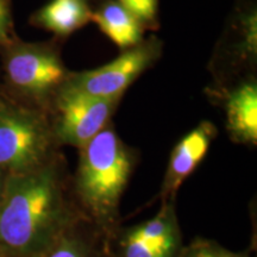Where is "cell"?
<instances>
[{
  "label": "cell",
  "instance_id": "10",
  "mask_svg": "<svg viewBox=\"0 0 257 257\" xmlns=\"http://www.w3.org/2000/svg\"><path fill=\"white\" fill-rule=\"evenodd\" d=\"M42 257H114L110 239L81 217Z\"/></svg>",
  "mask_w": 257,
  "mask_h": 257
},
{
  "label": "cell",
  "instance_id": "1",
  "mask_svg": "<svg viewBox=\"0 0 257 257\" xmlns=\"http://www.w3.org/2000/svg\"><path fill=\"white\" fill-rule=\"evenodd\" d=\"M81 217L55 159L10 173L0 204V250L6 257H42Z\"/></svg>",
  "mask_w": 257,
  "mask_h": 257
},
{
  "label": "cell",
  "instance_id": "17",
  "mask_svg": "<svg viewBox=\"0 0 257 257\" xmlns=\"http://www.w3.org/2000/svg\"><path fill=\"white\" fill-rule=\"evenodd\" d=\"M0 257H6V256L4 255V253H3V251H2V250H0Z\"/></svg>",
  "mask_w": 257,
  "mask_h": 257
},
{
  "label": "cell",
  "instance_id": "13",
  "mask_svg": "<svg viewBox=\"0 0 257 257\" xmlns=\"http://www.w3.org/2000/svg\"><path fill=\"white\" fill-rule=\"evenodd\" d=\"M176 257H251L249 251H232L210 239L197 238L182 246Z\"/></svg>",
  "mask_w": 257,
  "mask_h": 257
},
{
  "label": "cell",
  "instance_id": "2",
  "mask_svg": "<svg viewBox=\"0 0 257 257\" xmlns=\"http://www.w3.org/2000/svg\"><path fill=\"white\" fill-rule=\"evenodd\" d=\"M136 156L110 124L80 148L73 198L83 217L107 237L118 229L119 205Z\"/></svg>",
  "mask_w": 257,
  "mask_h": 257
},
{
  "label": "cell",
  "instance_id": "3",
  "mask_svg": "<svg viewBox=\"0 0 257 257\" xmlns=\"http://www.w3.org/2000/svg\"><path fill=\"white\" fill-rule=\"evenodd\" d=\"M56 140L40 112L0 102V169L23 173L53 160Z\"/></svg>",
  "mask_w": 257,
  "mask_h": 257
},
{
  "label": "cell",
  "instance_id": "15",
  "mask_svg": "<svg viewBox=\"0 0 257 257\" xmlns=\"http://www.w3.org/2000/svg\"><path fill=\"white\" fill-rule=\"evenodd\" d=\"M11 24L9 0H0V42L8 41L9 29Z\"/></svg>",
  "mask_w": 257,
  "mask_h": 257
},
{
  "label": "cell",
  "instance_id": "4",
  "mask_svg": "<svg viewBox=\"0 0 257 257\" xmlns=\"http://www.w3.org/2000/svg\"><path fill=\"white\" fill-rule=\"evenodd\" d=\"M4 67L10 85L40 102L54 100L70 76L60 54L48 44H14L6 53Z\"/></svg>",
  "mask_w": 257,
  "mask_h": 257
},
{
  "label": "cell",
  "instance_id": "8",
  "mask_svg": "<svg viewBox=\"0 0 257 257\" xmlns=\"http://www.w3.org/2000/svg\"><path fill=\"white\" fill-rule=\"evenodd\" d=\"M217 134L216 125L204 120L179 141L170 154L161 186V200L165 201L176 197L181 185L205 159Z\"/></svg>",
  "mask_w": 257,
  "mask_h": 257
},
{
  "label": "cell",
  "instance_id": "7",
  "mask_svg": "<svg viewBox=\"0 0 257 257\" xmlns=\"http://www.w3.org/2000/svg\"><path fill=\"white\" fill-rule=\"evenodd\" d=\"M108 239L114 257H176L184 245L175 198L162 201L152 219L118 227Z\"/></svg>",
  "mask_w": 257,
  "mask_h": 257
},
{
  "label": "cell",
  "instance_id": "6",
  "mask_svg": "<svg viewBox=\"0 0 257 257\" xmlns=\"http://www.w3.org/2000/svg\"><path fill=\"white\" fill-rule=\"evenodd\" d=\"M119 100H110L62 87L54 99L56 115L51 124L56 143L86 146L110 124Z\"/></svg>",
  "mask_w": 257,
  "mask_h": 257
},
{
  "label": "cell",
  "instance_id": "5",
  "mask_svg": "<svg viewBox=\"0 0 257 257\" xmlns=\"http://www.w3.org/2000/svg\"><path fill=\"white\" fill-rule=\"evenodd\" d=\"M162 51L156 37L142 40L125 49L117 59L96 69L70 74L63 87L110 100H120L124 92L153 66Z\"/></svg>",
  "mask_w": 257,
  "mask_h": 257
},
{
  "label": "cell",
  "instance_id": "12",
  "mask_svg": "<svg viewBox=\"0 0 257 257\" xmlns=\"http://www.w3.org/2000/svg\"><path fill=\"white\" fill-rule=\"evenodd\" d=\"M92 19L88 0H50L35 15L38 27L60 37L69 36Z\"/></svg>",
  "mask_w": 257,
  "mask_h": 257
},
{
  "label": "cell",
  "instance_id": "11",
  "mask_svg": "<svg viewBox=\"0 0 257 257\" xmlns=\"http://www.w3.org/2000/svg\"><path fill=\"white\" fill-rule=\"evenodd\" d=\"M115 46L128 49L143 40L144 25L118 0H105L92 11V19Z\"/></svg>",
  "mask_w": 257,
  "mask_h": 257
},
{
  "label": "cell",
  "instance_id": "9",
  "mask_svg": "<svg viewBox=\"0 0 257 257\" xmlns=\"http://www.w3.org/2000/svg\"><path fill=\"white\" fill-rule=\"evenodd\" d=\"M226 128L231 140L239 144L257 143V85L253 80L236 86L225 96Z\"/></svg>",
  "mask_w": 257,
  "mask_h": 257
},
{
  "label": "cell",
  "instance_id": "16",
  "mask_svg": "<svg viewBox=\"0 0 257 257\" xmlns=\"http://www.w3.org/2000/svg\"><path fill=\"white\" fill-rule=\"evenodd\" d=\"M8 173H5L4 170L0 169V204H2L3 195H4V188H5V180Z\"/></svg>",
  "mask_w": 257,
  "mask_h": 257
},
{
  "label": "cell",
  "instance_id": "14",
  "mask_svg": "<svg viewBox=\"0 0 257 257\" xmlns=\"http://www.w3.org/2000/svg\"><path fill=\"white\" fill-rule=\"evenodd\" d=\"M128 11H131L144 27L155 25L159 0H118Z\"/></svg>",
  "mask_w": 257,
  "mask_h": 257
}]
</instances>
